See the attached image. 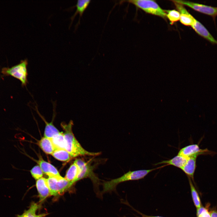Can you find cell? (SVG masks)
I'll return each mask as SVG.
<instances>
[{"mask_svg":"<svg viewBox=\"0 0 217 217\" xmlns=\"http://www.w3.org/2000/svg\"><path fill=\"white\" fill-rule=\"evenodd\" d=\"M64 130L65 140V150L69 153L72 158L79 156H95L100 154V152L88 151L84 149L74 136L72 131L73 121L71 120L66 124L64 122L61 124Z\"/></svg>","mask_w":217,"mask_h":217,"instance_id":"obj_1","label":"cell"},{"mask_svg":"<svg viewBox=\"0 0 217 217\" xmlns=\"http://www.w3.org/2000/svg\"><path fill=\"white\" fill-rule=\"evenodd\" d=\"M162 167L149 169L129 171L119 178L108 181H104L102 184L103 189L101 191V195L102 197L103 194L105 193H111L113 191L116 192V187L120 183L128 181L143 179L149 173Z\"/></svg>","mask_w":217,"mask_h":217,"instance_id":"obj_2","label":"cell"},{"mask_svg":"<svg viewBox=\"0 0 217 217\" xmlns=\"http://www.w3.org/2000/svg\"><path fill=\"white\" fill-rule=\"evenodd\" d=\"M93 159L88 161L81 159H75L74 162L78 166L79 172L76 182L85 178H89L90 179L93 185L94 190L97 196L99 198H102L99 190V186L101 184L100 180L94 172V171L96 166L95 163L93 164Z\"/></svg>","mask_w":217,"mask_h":217,"instance_id":"obj_3","label":"cell"},{"mask_svg":"<svg viewBox=\"0 0 217 217\" xmlns=\"http://www.w3.org/2000/svg\"><path fill=\"white\" fill-rule=\"evenodd\" d=\"M126 2L134 5L145 12L166 19V14L155 1L149 0H130L120 1L119 3Z\"/></svg>","mask_w":217,"mask_h":217,"instance_id":"obj_4","label":"cell"},{"mask_svg":"<svg viewBox=\"0 0 217 217\" xmlns=\"http://www.w3.org/2000/svg\"><path fill=\"white\" fill-rule=\"evenodd\" d=\"M27 59L21 60L18 64L10 68H4L1 72L6 75L11 76L19 80L23 86H26L28 83Z\"/></svg>","mask_w":217,"mask_h":217,"instance_id":"obj_5","label":"cell"},{"mask_svg":"<svg viewBox=\"0 0 217 217\" xmlns=\"http://www.w3.org/2000/svg\"><path fill=\"white\" fill-rule=\"evenodd\" d=\"M47 180L50 195L54 196L62 194L73 184L60 175L49 177Z\"/></svg>","mask_w":217,"mask_h":217,"instance_id":"obj_6","label":"cell"},{"mask_svg":"<svg viewBox=\"0 0 217 217\" xmlns=\"http://www.w3.org/2000/svg\"><path fill=\"white\" fill-rule=\"evenodd\" d=\"M175 2L189 7L202 13L215 17L217 16V8L184 0H173Z\"/></svg>","mask_w":217,"mask_h":217,"instance_id":"obj_7","label":"cell"},{"mask_svg":"<svg viewBox=\"0 0 217 217\" xmlns=\"http://www.w3.org/2000/svg\"><path fill=\"white\" fill-rule=\"evenodd\" d=\"M213 152L207 149H200L198 144H193L186 146L179 151L178 155L185 158L193 156H198L203 154H212Z\"/></svg>","mask_w":217,"mask_h":217,"instance_id":"obj_8","label":"cell"},{"mask_svg":"<svg viewBox=\"0 0 217 217\" xmlns=\"http://www.w3.org/2000/svg\"><path fill=\"white\" fill-rule=\"evenodd\" d=\"M173 2L180 14V22L184 25L191 26L196 19L188 12L183 5L176 2Z\"/></svg>","mask_w":217,"mask_h":217,"instance_id":"obj_9","label":"cell"},{"mask_svg":"<svg viewBox=\"0 0 217 217\" xmlns=\"http://www.w3.org/2000/svg\"><path fill=\"white\" fill-rule=\"evenodd\" d=\"M191 27L199 35L212 44H217V41L214 39L206 27L196 19Z\"/></svg>","mask_w":217,"mask_h":217,"instance_id":"obj_10","label":"cell"},{"mask_svg":"<svg viewBox=\"0 0 217 217\" xmlns=\"http://www.w3.org/2000/svg\"><path fill=\"white\" fill-rule=\"evenodd\" d=\"M36 186L38 192L40 202L43 201L51 195L47 179L42 177L37 180Z\"/></svg>","mask_w":217,"mask_h":217,"instance_id":"obj_11","label":"cell"},{"mask_svg":"<svg viewBox=\"0 0 217 217\" xmlns=\"http://www.w3.org/2000/svg\"><path fill=\"white\" fill-rule=\"evenodd\" d=\"M43 172L49 177L60 175L56 168L51 164L44 160L41 157L36 160Z\"/></svg>","mask_w":217,"mask_h":217,"instance_id":"obj_12","label":"cell"},{"mask_svg":"<svg viewBox=\"0 0 217 217\" xmlns=\"http://www.w3.org/2000/svg\"><path fill=\"white\" fill-rule=\"evenodd\" d=\"M91 1L90 0H78L77 1L75 5L73 7V8L75 7L76 8V11L74 15L71 17V23L70 24V26H71V25L72 22L75 18V17L77 14H79V20L75 27H77L78 25L79 24H80V21L81 18L84 12L89 5Z\"/></svg>","mask_w":217,"mask_h":217,"instance_id":"obj_13","label":"cell"},{"mask_svg":"<svg viewBox=\"0 0 217 217\" xmlns=\"http://www.w3.org/2000/svg\"><path fill=\"white\" fill-rule=\"evenodd\" d=\"M197 156H193L189 157L181 169L190 178L193 179L196 167V159Z\"/></svg>","mask_w":217,"mask_h":217,"instance_id":"obj_14","label":"cell"},{"mask_svg":"<svg viewBox=\"0 0 217 217\" xmlns=\"http://www.w3.org/2000/svg\"><path fill=\"white\" fill-rule=\"evenodd\" d=\"M188 158L178 155L171 159L162 161L156 164V165L165 164L167 165H172L181 169L186 163Z\"/></svg>","mask_w":217,"mask_h":217,"instance_id":"obj_15","label":"cell"},{"mask_svg":"<svg viewBox=\"0 0 217 217\" xmlns=\"http://www.w3.org/2000/svg\"><path fill=\"white\" fill-rule=\"evenodd\" d=\"M36 108L37 109L36 111L37 113L46 124L44 132V137L51 139L54 137L58 134L60 132L54 126L52 122L50 123L48 122L40 114L37 110V108Z\"/></svg>","mask_w":217,"mask_h":217,"instance_id":"obj_16","label":"cell"},{"mask_svg":"<svg viewBox=\"0 0 217 217\" xmlns=\"http://www.w3.org/2000/svg\"><path fill=\"white\" fill-rule=\"evenodd\" d=\"M39 146L46 154L51 155L56 150L51 139L42 137L38 142Z\"/></svg>","mask_w":217,"mask_h":217,"instance_id":"obj_17","label":"cell"},{"mask_svg":"<svg viewBox=\"0 0 217 217\" xmlns=\"http://www.w3.org/2000/svg\"><path fill=\"white\" fill-rule=\"evenodd\" d=\"M79 172V168L74 162L67 171L64 178L74 184L76 182Z\"/></svg>","mask_w":217,"mask_h":217,"instance_id":"obj_18","label":"cell"},{"mask_svg":"<svg viewBox=\"0 0 217 217\" xmlns=\"http://www.w3.org/2000/svg\"><path fill=\"white\" fill-rule=\"evenodd\" d=\"M39 207V206L37 203H33L28 210H25L22 214L17 215V217H44L48 214L46 213L36 214V211Z\"/></svg>","mask_w":217,"mask_h":217,"instance_id":"obj_19","label":"cell"},{"mask_svg":"<svg viewBox=\"0 0 217 217\" xmlns=\"http://www.w3.org/2000/svg\"><path fill=\"white\" fill-rule=\"evenodd\" d=\"M56 150L65 149V140L64 133L60 132L51 139Z\"/></svg>","mask_w":217,"mask_h":217,"instance_id":"obj_20","label":"cell"},{"mask_svg":"<svg viewBox=\"0 0 217 217\" xmlns=\"http://www.w3.org/2000/svg\"><path fill=\"white\" fill-rule=\"evenodd\" d=\"M51 155L56 159L61 161H68L72 158L69 153L64 149H57Z\"/></svg>","mask_w":217,"mask_h":217,"instance_id":"obj_21","label":"cell"},{"mask_svg":"<svg viewBox=\"0 0 217 217\" xmlns=\"http://www.w3.org/2000/svg\"><path fill=\"white\" fill-rule=\"evenodd\" d=\"M188 179L193 200L194 205L197 209L202 206L200 199L199 195L192 183L191 178L188 177Z\"/></svg>","mask_w":217,"mask_h":217,"instance_id":"obj_22","label":"cell"},{"mask_svg":"<svg viewBox=\"0 0 217 217\" xmlns=\"http://www.w3.org/2000/svg\"><path fill=\"white\" fill-rule=\"evenodd\" d=\"M165 11L166 14V17L170 21L171 24L180 20V15L178 11L175 10Z\"/></svg>","mask_w":217,"mask_h":217,"instance_id":"obj_23","label":"cell"},{"mask_svg":"<svg viewBox=\"0 0 217 217\" xmlns=\"http://www.w3.org/2000/svg\"><path fill=\"white\" fill-rule=\"evenodd\" d=\"M30 171L32 177L36 180L42 177L43 172L39 165L33 167Z\"/></svg>","mask_w":217,"mask_h":217,"instance_id":"obj_24","label":"cell"},{"mask_svg":"<svg viewBox=\"0 0 217 217\" xmlns=\"http://www.w3.org/2000/svg\"><path fill=\"white\" fill-rule=\"evenodd\" d=\"M197 217H210L207 209L202 206L197 209Z\"/></svg>","mask_w":217,"mask_h":217,"instance_id":"obj_25","label":"cell"},{"mask_svg":"<svg viewBox=\"0 0 217 217\" xmlns=\"http://www.w3.org/2000/svg\"><path fill=\"white\" fill-rule=\"evenodd\" d=\"M210 217H217V211L215 210H211L209 212Z\"/></svg>","mask_w":217,"mask_h":217,"instance_id":"obj_26","label":"cell"},{"mask_svg":"<svg viewBox=\"0 0 217 217\" xmlns=\"http://www.w3.org/2000/svg\"><path fill=\"white\" fill-rule=\"evenodd\" d=\"M141 215V216L140 217H163L159 216H152L146 215L140 213Z\"/></svg>","mask_w":217,"mask_h":217,"instance_id":"obj_27","label":"cell"}]
</instances>
